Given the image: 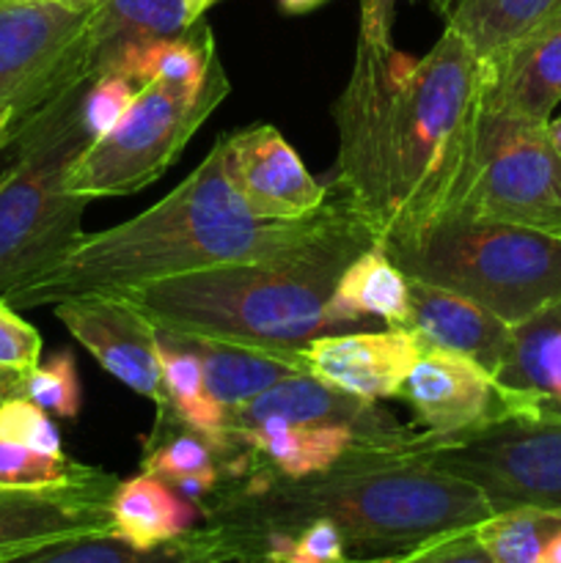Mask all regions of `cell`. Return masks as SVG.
Masks as SVG:
<instances>
[{
    "instance_id": "obj_19",
    "label": "cell",
    "mask_w": 561,
    "mask_h": 563,
    "mask_svg": "<svg viewBox=\"0 0 561 563\" xmlns=\"http://www.w3.org/2000/svg\"><path fill=\"white\" fill-rule=\"evenodd\" d=\"M495 379L526 396L539 410L561 416V300L512 324L509 346Z\"/></svg>"
},
{
    "instance_id": "obj_25",
    "label": "cell",
    "mask_w": 561,
    "mask_h": 563,
    "mask_svg": "<svg viewBox=\"0 0 561 563\" xmlns=\"http://www.w3.org/2000/svg\"><path fill=\"white\" fill-rule=\"evenodd\" d=\"M559 3L561 0H432V9L443 20V27L465 38L487 64Z\"/></svg>"
},
{
    "instance_id": "obj_23",
    "label": "cell",
    "mask_w": 561,
    "mask_h": 563,
    "mask_svg": "<svg viewBox=\"0 0 561 563\" xmlns=\"http://www.w3.org/2000/svg\"><path fill=\"white\" fill-rule=\"evenodd\" d=\"M201 511L193 500L176 493L163 478L141 473L116 484L110 495V526L113 537L135 548H157L198 526Z\"/></svg>"
},
{
    "instance_id": "obj_34",
    "label": "cell",
    "mask_w": 561,
    "mask_h": 563,
    "mask_svg": "<svg viewBox=\"0 0 561 563\" xmlns=\"http://www.w3.org/2000/svg\"><path fill=\"white\" fill-rule=\"evenodd\" d=\"M42 361V335L0 297V368L31 372Z\"/></svg>"
},
{
    "instance_id": "obj_14",
    "label": "cell",
    "mask_w": 561,
    "mask_h": 563,
    "mask_svg": "<svg viewBox=\"0 0 561 563\" xmlns=\"http://www.w3.org/2000/svg\"><path fill=\"white\" fill-rule=\"evenodd\" d=\"M116 478L66 489H0V563L28 559L33 553L82 537L113 533L110 495Z\"/></svg>"
},
{
    "instance_id": "obj_9",
    "label": "cell",
    "mask_w": 561,
    "mask_h": 563,
    "mask_svg": "<svg viewBox=\"0 0 561 563\" xmlns=\"http://www.w3.org/2000/svg\"><path fill=\"white\" fill-rule=\"evenodd\" d=\"M460 214L561 234V157L544 124L484 108Z\"/></svg>"
},
{
    "instance_id": "obj_26",
    "label": "cell",
    "mask_w": 561,
    "mask_h": 563,
    "mask_svg": "<svg viewBox=\"0 0 561 563\" xmlns=\"http://www.w3.org/2000/svg\"><path fill=\"white\" fill-rule=\"evenodd\" d=\"M215 64H218L215 36L207 22L198 20L196 25L176 36L154 38V42L130 49L110 75L130 77L138 86L163 80L185 88H201Z\"/></svg>"
},
{
    "instance_id": "obj_21",
    "label": "cell",
    "mask_w": 561,
    "mask_h": 563,
    "mask_svg": "<svg viewBox=\"0 0 561 563\" xmlns=\"http://www.w3.org/2000/svg\"><path fill=\"white\" fill-rule=\"evenodd\" d=\"M179 339L198 355L209 396H212L226 412L234 410V407H242L245 401L256 399L258 394L273 388L280 379L306 372V368H302L300 350H258V346L196 339V335H179Z\"/></svg>"
},
{
    "instance_id": "obj_18",
    "label": "cell",
    "mask_w": 561,
    "mask_h": 563,
    "mask_svg": "<svg viewBox=\"0 0 561 563\" xmlns=\"http://www.w3.org/2000/svg\"><path fill=\"white\" fill-rule=\"evenodd\" d=\"M201 16L196 0H97L80 31V75H110L130 49L176 36Z\"/></svg>"
},
{
    "instance_id": "obj_39",
    "label": "cell",
    "mask_w": 561,
    "mask_h": 563,
    "mask_svg": "<svg viewBox=\"0 0 561 563\" xmlns=\"http://www.w3.org/2000/svg\"><path fill=\"white\" fill-rule=\"evenodd\" d=\"M537 563H561V528L548 539L542 555H539Z\"/></svg>"
},
{
    "instance_id": "obj_20",
    "label": "cell",
    "mask_w": 561,
    "mask_h": 563,
    "mask_svg": "<svg viewBox=\"0 0 561 563\" xmlns=\"http://www.w3.org/2000/svg\"><path fill=\"white\" fill-rule=\"evenodd\" d=\"M157 418L168 423V432L160 434L154 429L152 443L143 451V473L163 478L176 493L201 506L220 484L231 478L237 449L215 443L207 434L193 432L168 412Z\"/></svg>"
},
{
    "instance_id": "obj_15",
    "label": "cell",
    "mask_w": 561,
    "mask_h": 563,
    "mask_svg": "<svg viewBox=\"0 0 561 563\" xmlns=\"http://www.w3.org/2000/svg\"><path fill=\"white\" fill-rule=\"evenodd\" d=\"M424 346L410 330L319 335L300 346L302 368L324 385L366 401L399 399Z\"/></svg>"
},
{
    "instance_id": "obj_42",
    "label": "cell",
    "mask_w": 561,
    "mask_h": 563,
    "mask_svg": "<svg viewBox=\"0 0 561 563\" xmlns=\"http://www.w3.org/2000/svg\"><path fill=\"white\" fill-rule=\"evenodd\" d=\"M391 555H377V559H346L341 563H388Z\"/></svg>"
},
{
    "instance_id": "obj_36",
    "label": "cell",
    "mask_w": 561,
    "mask_h": 563,
    "mask_svg": "<svg viewBox=\"0 0 561 563\" xmlns=\"http://www.w3.org/2000/svg\"><path fill=\"white\" fill-rule=\"evenodd\" d=\"M25 372H9V368H0V405L14 396H25Z\"/></svg>"
},
{
    "instance_id": "obj_16",
    "label": "cell",
    "mask_w": 561,
    "mask_h": 563,
    "mask_svg": "<svg viewBox=\"0 0 561 563\" xmlns=\"http://www.w3.org/2000/svg\"><path fill=\"white\" fill-rule=\"evenodd\" d=\"M484 108L548 124L561 102V3L487 60Z\"/></svg>"
},
{
    "instance_id": "obj_11",
    "label": "cell",
    "mask_w": 561,
    "mask_h": 563,
    "mask_svg": "<svg viewBox=\"0 0 561 563\" xmlns=\"http://www.w3.org/2000/svg\"><path fill=\"white\" fill-rule=\"evenodd\" d=\"M399 399L410 405L421 434L429 438H451L506 416L544 412L526 396L504 388L476 361L443 350H424Z\"/></svg>"
},
{
    "instance_id": "obj_17",
    "label": "cell",
    "mask_w": 561,
    "mask_h": 563,
    "mask_svg": "<svg viewBox=\"0 0 561 563\" xmlns=\"http://www.w3.org/2000/svg\"><path fill=\"white\" fill-rule=\"evenodd\" d=\"M410 280V308L402 330H410L424 350L465 355L495 377L509 346L512 324L479 302L440 289L427 280Z\"/></svg>"
},
{
    "instance_id": "obj_6",
    "label": "cell",
    "mask_w": 561,
    "mask_h": 563,
    "mask_svg": "<svg viewBox=\"0 0 561 563\" xmlns=\"http://www.w3.org/2000/svg\"><path fill=\"white\" fill-rule=\"evenodd\" d=\"M383 247L407 278L457 291L506 324L561 300V234L454 214Z\"/></svg>"
},
{
    "instance_id": "obj_5",
    "label": "cell",
    "mask_w": 561,
    "mask_h": 563,
    "mask_svg": "<svg viewBox=\"0 0 561 563\" xmlns=\"http://www.w3.org/2000/svg\"><path fill=\"white\" fill-rule=\"evenodd\" d=\"M88 80H72L22 124L0 174V297L31 284L82 236L86 198L66 187L72 165L91 146L80 102Z\"/></svg>"
},
{
    "instance_id": "obj_7",
    "label": "cell",
    "mask_w": 561,
    "mask_h": 563,
    "mask_svg": "<svg viewBox=\"0 0 561 563\" xmlns=\"http://www.w3.org/2000/svg\"><path fill=\"white\" fill-rule=\"evenodd\" d=\"M223 64H215L201 88L152 80L138 88L130 110L108 135L72 165L66 187L86 201L135 196L160 179L185 152L198 126L229 97Z\"/></svg>"
},
{
    "instance_id": "obj_31",
    "label": "cell",
    "mask_w": 561,
    "mask_h": 563,
    "mask_svg": "<svg viewBox=\"0 0 561 563\" xmlns=\"http://www.w3.org/2000/svg\"><path fill=\"white\" fill-rule=\"evenodd\" d=\"M138 88L141 86L124 75H99L94 80H88L86 91H82L80 119L94 141L108 135L119 124L121 115L130 110Z\"/></svg>"
},
{
    "instance_id": "obj_35",
    "label": "cell",
    "mask_w": 561,
    "mask_h": 563,
    "mask_svg": "<svg viewBox=\"0 0 561 563\" xmlns=\"http://www.w3.org/2000/svg\"><path fill=\"white\" fill-rule=\"evenodd\" d=\"M396 3H402V0H361V25L369 31L391 33Z\"/></svg>"
},
{
    "instance_id": "obj_22",
    "label": "cell",
    "mask_w": 561,
    "mask_h": 563,
    "mask_svg": "<svg viewBox=\"0 0 561 563\" xmlns=\"http://www.w3.org/2000/svg\"><path fill=\"white\" fill-rule=\"evenodd\" d=\"M410 308V280L388 258L383 245H369L344 267L328 300V317L341 333L366 317L402 328Z\"/></svg>"
},
{
    "instance_id": "obj_32",
    "label": "cell",
    "mask_w": 561,
    "mask_h": 563,
    "mask_svg": "<svg viewBox=\"0 0 561 563\" xmlns=\"http://www.w3.org/2000/svg\"><path fill=\"white\" fill-rule=\"evenodd\" d=\"M0 440L28 445L33 451H42V454H64L55 423L28 396H14V399L0 405Z\"/></svg>"
},
{
    "instance_id": "obj_29",
    "label": "cell",
    "mask_w": 561,
    "mask_h": 563,
    "mask_svg": "<svg viewBox=\"0 0 561 563\" xmlns=\"http://www.w3.org/2000/svg\"><path fill=\"white\" fill-rule=\"evenodd\" d=\"M99 467L80 465L66 454H42L28 445L0 440V489H66L105 478Z\"/></svg>"
},
{
    "instance_id": "obj_33",
    "label": "cell",
    "mask_w": 561,
    "mask_h": 563,
    "mask_svg": "<svg viewBox=\"0 0 561 563\" xmlns=\"http://www.w3.org/2000/svg\"><path fill=\"white\" fill-rule=\"evenodd\" d=\"M388 563H495V559L484 550L471 526L440 533L405 553H394Z\"/></svg>"
},
{
    "instance_id": "obj_12",
    "label": "cell",
    "mask_w": 561,
    "mask_h": 563,
    "mask_svg": "<svg viewBox=\"0 0 561 563\" xmlns=\"http://www.w3.org/2000/svg\"><path fill=\"white\" fill-rule=\"evenodd\" d=\"M223 168L248 212L258 220H302L330 201L333 185H322L302 165L292 143L270 124L220 137Z\"/></svg>"
},
{
    "instance_id": "obj_1",
    "label": "cell",
    "mask_w": 561,
    "mask_h": 563,
    "mask_svg": "<svg viewBox=\"0 0 561 563\" xmlns=\"http://www.w3.org/2000/svg\"><path fill=\"white\" fill-rule=\"evenodd\" d=\"M490 69L454 31L424 55L358 27L355 60L333 104L330 185L374 245L413 240L460 214L476 157Z\"/></svg>"
},
{
    "instance_id": "obj_3",
    "label": "cell",
    "mask_w": 561,
    "mask_h": 563,
    "mask_svg": "<svg viewBox=\"0 0 561 563\" xmlns=\"http://www.w3.org/2000/svg\"><path fill=\"white\" fill-rule=\"evenodd\" d=\"M405 432L366 440L333 471L300 482L240 476L220 484L198 506L201 522L245 539L324 520L339 528L352 559H377L495 515L473 484L396 454L391 445Z\"/></svg>"
},
{
    "instance_id": "obj_40",
    "label": "cell",
    "mask_w": 561,
    "mask_h": 563,
    "mask_svg": "<svg viewBox=\"0 0 561 563\" xmlns=\"http://www.w3.org/2000/svg\"><path fill=\"white\" fill-rule=\"evenodd\" d=\"M544 132H548V141H550V146L556 148V154H559L561 157V115H550L548 119V124H544Z\"/></svg>"
},
{
    "instance_id": "obj_38",
    "label": "cell",
    "mask_w": 561,
    "mask_h": 563,
    "mask_svg": "<svg viewBox=\"0 0 561 563\" xmlns=\"http://www.w3.org/2000/svg\"><path fill=\"white\" fill-rule=\"evenodd\" d=\"M324 0H278L280 11H286V14H306V11H314L319 9Z\"/></svg>"
},
{
    "instance_id": "obj_10",
    "label": "cell",
    "mask_w": 561,
    "mask_h": 563,
    "mask_svg": "<svg viewBox=\"0 0 561 563\" xmlns=\"http://www.w3.org/2000/svg\"><path fill=\"white\" fill-rule=\"evenodd\" d=\"M88 11L0 0V115L14 110L28 121L72 80H86L80 31Z\"/></svg>"
},
{
    "instance_id": "obj_8",
    "label": "cell",
    "mask_w": 561,
    "mask_h": 563,
    "mask_svg": "<svg viewBox=\"0 0 561 563\" xmlns=\"http://www.w3.org/2000/svg\"><path fill=\"white\" fill-rule=\"evenodd\" d=\"M394 451L473 484L493 511L561 506V416L556 412L506 416L451 438L407 432Z\"/></svg>"
},
{
    "instance_id": "obj_28",
    "label": "cell",
    "mask_w": 561,
    "mask_h": 563,
    "mask_svg": "<svg viewBox=\"0 0 561 563\" xmlns=\"http://www.w3.org/2000/svg\"><path fill=\"white\" fill-rule=\"evenodd\" d=\"M559 528L561 506H520L495 511L473 531L495 563H537Z\"/></svg>"
},
{
    "instance_id": "obj_37",
    "label": "cell",
    "mask_w": 561,
    "mask_h": 563,
    "mask_svg": "<svg viewBox=\"0 0 561 563\" xmlns=\"http://www.w3.org/2000/svg\"><path fill=\"white\" fill-rule=\"evenodd\" d=\"M22 124H25V121H22V115L14 113V110H9V113L0 115V152L14 143V137L20 135Z\"/></svg>"
},
{
    "instance_id": "obj_2",
    "label": "cell",
    "mask_w": 561,
    "mask_h": 563,
    "mask_svg": "<svg viewBox=\"0 0 561 563\" xmlns=\"http://www.w3.org/2000/svg\"><path fill=\"white\" fill-rule=\"evenodd\" d=\"M361 229L363 223L336 187L330 201L311 218H253L226 176L218 137L207 157L168 196L124 223L82 234L55 267L3 300L25 311L75 297L116 295L223 264L300 256Z\"/></svg>"
},
{
    "instance_id": "obj_41",
    "label": "cell",
    "mask_w": 561,
    "mask_h": 563,
    "mask_svg": "<svg viewBox=\"0 0 561 563\" xmlns=\"http://www.w3.org/2000/svg\"><path fill=\"white\" fill-rule=\"evenodd\" d=\"M33 3H55V5H64V9H72V11H88V9H94V3H97V0H33Z\"/></svg>"
},
{
    "instance_id": "obj_43",
    "label": "cell",
    "mask_w": 561,
    "mask_h": 563,
    "mask_svg": "<svg viewBox=\"0 0 561 563\" xmlns=\"http://www.w3.org/2000/svg\"><path fill=\"white\" fill-rule=\"evenodd\" d=\"M196 3H198V5H201V9H204V11H207V9H209V5H212V3H218V0H196Z\"/></svg>"
},
{
    "instance_id": "obj_27",
    "label": "cell",
    "mask_w": 561,
    "mask_h": 563,
    "mask_svg": "<svg viewBox=\"0 0 561 563\" xmlns=\"http://www.w3.org/2000/svg\"><path fill=\"white\" fill-rule=\"evenodd\" d=\"M157 346L165 399H168L165 412L193 432L207 434L215 443L234 449L226 438V410L209 396L196 352L168 330H157ZM157 416H163V412H157Z\"/></svg>"
},
{
    "instance_id": "obj_24",
    "label": "cell",
    "mask_w": 561,
    "mask_h": 563,
    "mask_svg": "<svg viewBox=\"0 0 561 563\" xmlns=\"http://www.w3.org/2000/svg\"><path fill=\"white\" fill-rule=\"evenodd\" d=\"M11 563H229L223 548L212 528H190L187 533L176 537L174 542L157 544V548H135L113 533L99 537L72 539V542L55 544V548L33 553L28 559Z\"/></svg>"
},
{
    "instance_id": "obj_4",
    "label": "cell",
    "mask_w": 561,
    "mask_h": 563,
    "mask_svg": "<svg viewBox=\"0 0 561 563\" xmlns=\"http://www.w3.org/2000/svg\"><path fill=\"white\" fill-rule=\"evenodd\" d=\"M374 245L366 229L278 262L209 267L179 278L116 291L157 330L297 352L319 335L341 333L328 300L346 264Z\"/></svg>"
},
{
    "instance_id": "obj_13",
    "label": "cell",
    "mask_w": 561,
    "mask_h": 563,
    "mask_svg": "<svg viewBox=\"0 0 561 563\" xmlns=\"http://www.w3.org/2000/svg\"><path fill=\"white\" fill-rule=\"evenodd\" d=\"M72 339L121 385L165 412L163 368H160L157 328L121 297L91 295L53 306Z\"/></svg>"
},
{
    "instance_id": "obj_30",
    "label": "cell",
    "mask_w": 561,
    "mask_h": 563,
    "mask_svg": "<svg viewBox=\"0 0 561 563\" xmlns=\"http://www.w3.org/2000/svg\"><path fill=\"white\" fill-rule=\"evenodd\" d=\"M25 396L47 416L77 418L80 412V377L72 352H55L38 361L25 377Z\"/></svg>"
}]
</instances>
